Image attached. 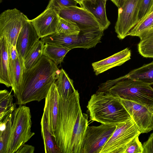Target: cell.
Instances as JSON below:
<instances>
[{
    "label": "cell",
    "instance_id": "83f0119b",
    "mask_svg": "<svg viewBox=\"0 0 153 153\" xmlns=\"http://www.w3.org/2000/svg\"><path fill=\"white\" fill-rule=\"evenodd\" d=\"M153 28V6L149 13L131 30L128 36L140 38L146 32Z\"/></svg>",
    "mask_w": 153,
    "mask_h": 153
},
{
    "label": "cell",
    "instance_id": "7c38bea8",
    "mask_svg": "<svg viewBox=\"0 0 153 153\" xmlns=\"http://www.w3.org/2000/svg\"><path fill=\"white\" fill-rule=\"evenodd\" d=\"M54 9L60 17L75 22L80 29L97 28L102 30L94 16L82 7L76 6Z\"/></svg>",
    "mask_w": 153,
    "mask_h": 153
},
{
    "label": "cell",
    "instance_id": "d590c367",
    "mask_svg": "<svg viewBox=\"0 0 153 153\" xmlns=\"http://www.w3.org/2000/svg\"><path fill=\"white\" fill-rule=\"evenodd\" d=\"M34 151V146L24 144L21 146L15 153H33Z\"/></svg>",
    "mask_w": 153,
    "mask_h": 153
},
{
    "label": "cell",
    "instance_id": "ac0fdd59",
    "mask_svg": "<svg viewBox=\"0 0 153 153\" xmlns=\"http://www.w3.org/2000/svg\"><path fill=\"white\" fill-rule=\"evenodd\" d=\"M9 63L12 90L16 97L21 85L25 69L24 59L19 55V57L15 60H9Z\"/></svg>",
    "mask_w": 153,
    "mask_h": 153
},
{
    "label": "cell",
    "instance_id": "52a82bcc",
    "mask_svg": "<svg viewBox=\"0 0 153 153\" xmlns=\"http://www.w3.org/2000/svg\"><path fill=\"white\" fill-rule=\"evenodd\" d=\"M116 126L100 153H122L126 145L141 134L131 118Z\"/></svg>",
    "mask_w": 153,
    "mask_h": 153
},
{
    "label": "cell",
    "instance_id": "d6986e66",
    "mask_svg": "<svg viewBox=\"0 0 153 153\" xmlns=\"http://www.w3.org/2000/svg\"><path fill=\"white\" fill-rule=\"evenodd\" d=\"M0 82L7 87H11L7 42L6 39L0 37Z\"/></svg>",
    "mask_w": 153,
    "mask_h": 153
},
{
    "label": "cell",
    "instance_id": "f546056e",
    "mask_svg": "<svg viewBox=\"0 0 153 153\" xmlns=\"http://www.w3.org/2000/svg\"><path fill=\"white\" fill-rule=\"evenodd\" d=\"M13 113L10 114L5 128L0 131V153H7V145L11 131Z\"/></svg>",
    "mask_w": 153,
    "mask_h": 153
},
{
    "label": "cell",
    "instance_id": "8992f818",
    "mask_svg": "<svg viewBox=\"0 0 153 153\" xmlns=\"http://www.w3.org/2000/svg\"><path fill=\"white\" fill-rule=\"evenodd\" d=\"M103 31L97 28L80 29L78 34L66 36L56 33L42 38L41 40L45 43L70 50L76 48L88 49L100 42Z\"/></svg>",
    "mask_w": 153,
    "mask_h": 153
},
{
    "label": "cell",
    "instance_id": "9c48e42d",
    "mask_svg": "<svg viewBox=\"0 0 153 153\" xmlns=\"http://www.w3.org/2000/svg\"><path fill=\"white\" fill-rule=\"evenodd\" d=\"M142 0H125L118 8V15L115 26L117 37L123 39L138 23V16Z\"/></svg>",
    "mask_w": 153,
    "mask_h": 153
},
{
    "label": "cell",
    "instance_id": "74e56055",
    "mask_svg": "<svg viewBox=\"0 0 153 153\" xmlns=\"http://www.w3.org/2000/svg\"><path fill=\"white\" fill-rule=\"evenodd\" d=\"M79 5L81 4L83 0H75Z\"/></svg>",
    "mask_w": 153,
    "mask_h": 153
},
{
    "label": "cell",
    "instance_id": "277c9868",
    "mask_svg": "<svg viewBox=\"0 0 153 153\" xmlns=\"http://www.w3.org/2000/svg\"><path fill=\"white\" fill-rule=\"evenodd\" d=\"M99 90L142 105L153 111V88L142 82L118 78L102 83L99 86Z\"/></svg>",
    "mask_w": 153,
    "mask_h": 153
},
{
    "label": "cell",
    "instance_id": "603a6c76",
    "mask_svg": "<svg viewBox=\"0 0 153 153\" xmlns=\"http://www.w3.org/2000/svg\"><path fill=\"white\" fill-rule=\"evenodd\" d=\"M88 115L82 113L75 134L73 153H82L83 147L88 126Z\"/></svg>",
    "mask_w": 153,
    "mask_h": 153
},
{
    "label": "cell",
    "instance_id": "9a60e30c",
    "mask_svg": "<svg viewBox=\"0 0 153 153\" xmlns=\"http://www.w3.org/2000/svg\"><path fill=\"white\" fill-rule=\"evenodd\" d=\"M39 39L29 19L21 29L18 37L16 47L19 55L24 60L30 49Z\"/></svg>",
    "mask_w": 153,
    "mask_h": 153
},
{
    "label": "cell",
    "instance_id": "44dd1931",
    "mask_svg": "<svg viewBox=\"0 0 153 153\" xmlns=\"http://www.w3.org/2000/svg\"><path fill=\"white\" fill-rule=\"evenodd\" d=\"M55 83L59 96L63 100L68 98L76 90L73 80L62 68L60 70L59 76Z\"/></svg>",
    "mask_w": 153,
    "mask_h": 153
},
{
    "label": "cell",
    "instance_id": "7402d4cb",
    "mask_svg": "<svg viewBox=\"0 0 153 153\" xmlns=\"http://www.w3.org/2000/svg\"><path fill=\"white\" fill-rule=\"evenodd\" d=\"M41 132L45 153H60L50 131L47 119L43 113L40 123Z\"/></svg>",
    "mask_w": 153,
    "mask_h": 153
},
{
    "label": "cell",
    "instance_id": "4fadbf2b",
    "mask_svg": "<svg viewBox=\"0 0 153 153\" xmlns=\"http://www.w3.org/2000/svg\"><path fill=\"white\" fill-rule=\"evenodd\" d=\"M59 19L55 10L46 8L39 15L30 21L39 38H42L56 33Z\"/></svg>",
    "mask_w": 153,
    "mask_h": 153
},
{
    "label": "cell",
    "instance_id": "ffe728a7",
    "mask_svg": "<svg viewBox=\"0 0 153 153\" xmlns=\"http://www.w3.org/2000/svg\"><path fill=\"white\" fill-rule=\"evenodd\" d=\"M119 78L137 80L150 85L153 84V61L134 69Z\"/></svg>",
    "mask_w": 153,
    "mask_h": 153
},
{
    "label": "cell",
    "instance_id": "5b68a950",
    "mask_svg": "<svg viewBox=\"0 0 153 153\" xmlns=\"http://www.w3.org/2000/svg\"><path fill=\"white\" fill-rule=\"evenodd\" d=\"M31 126L30 108L20 105L13 113L11 131L7 153H15L35 134L31 131Z\"/></svg>",
    "mask_w": 153,
    "mask_h": 153
},
{
    "label": "cell",
    "instance_id": "836d02e7",
    "mask_svg": "<svg viewBox=\"0 0 153 153\" xmlns=\"http://www.w3.org/2000/svg\"><path fill=\"white\" fill-rule=\"evenodd\" d=\"M7 47L9 60H15L19 57L16 46H14L7 42Z\"/></svg>",
    "mask_w": 153,
    "mask_h": 153
},
{
    "label": "cell",
    "instance_id": "8d00e7d4",
    "mask_svg": "<svg viewBox=\"0 0 153 153\" xmlns=\"http://www.w3.org/2000/svg\"><path fill=\"white\" fill-rule=\"evenodd\" d=\"M118 8L120 7L125 0H111Z\"/></svg>",
    "mask_w": 153,
    "mask_h": 153
},
{
    "label": "cell",
    "instance_id": "1f68e13d",
    "mask_svg": "<svg viewBox=\"0 0 153 153\" xmlns=\"http://www.w3.org/2000/svg\"><path fill=\"white\" fill-rule=\"evenodd\" d=\"M78 2L75 0H50L46 8L53 9L77 6Z\"/></svg>",
    "mask_w": 153,
    "mask_h": 153
},
{
    "label": "cell",
    "instance_id": "e575fe53",
    "mask_svg": "<svg viewBox=\"0 0 153 153\" xmlns=\"http://www.w3.org/2000/svg\"><path fill=\"white\" fill-rule=\"evenodd\" d=\"M143 153H153V132L143 145Z\"/></svg>",
    "mask_w": 153,
    "mask_h": 153
},
{
    "label": "cell",
    "instance_id": "484cf974",
    "mask_svg": "<svg viewBox=\"0 0 153 153\" xmlns=\"http://www.w3.org/2000/svg\"><path fill=\"white\" fill-rule=\"evenodd\" d=\"M137 45L139 53L146 58H153V29L144 33L140 38Z\"/></svg>",
    "mask_w": 153,
    "mask_h": 153
},
{
    "label": "cell",
    "instance_id": "3957f363",
    "mask_svg": "<svg viewBox=\"0 0 153 153\" xmlns=\"http://www.w3.org/2000/svg\"><path fill=\"white\" fill-rule=\"evenodd\" d=\"M87 108L91 120L102 124L116 126L131 117L119 98L107 92H96Z\"/></svg>",
    "mask_w": 153,
    "mask_h": 153
},
{
    "label": "cell",
    "instance_id": "e0dca14e",
    "mask_svg": "<svg viewBox=\"0 0 153 153\" xmlns=\"http://www.w3.org/2000/svg\"><path fill=\"white\" fill-rule=\"evenodd\" d=\"M107 0H83L80 4L91 13L103 30L106 29L110 24L106 13L105 6Z\"/></svg>",
    "mask_w": 153,
    "mask_h": 153
},
{
    "label": "cell",
    "instance_id": "7a4b0ae2",
    "mask_svg": "<svg viewBox=\"0 0 153 153\" xmlns=\"http://www.w3.org/2000/svg\"><path fill=\"white\" fill-rule=\"evenodd\" d=\"M79 98L77 90L66 100L59 96L54 139L60 153H73L74 138L82 114Z\"/></svg>",
    "mask_w": 153,
    "mask_h": 153
},
{
    "label": "cell",
    "instance_id": "cb8c5ba5",
    "mask_svg": "<svg viewBox=\"0 0 153 153\" xmlns=\"http://www.w3.org/2000/svg\"><path fill=\"white\" fill-rule=\"evenodd\" d=\"M70 50L62 47L45 43L43 55L52 60L57 66L63 61L65 56Z\"/></svg>",
    "mask_w": 153,
    "mask_h": 153
},
{
    "label": "cell",
    "instance_id": "6da1fadb",
    "mask_svg": "<svg viewBox=\"0 0 153 153\" xmlns=\"http://www.w3.org/2000/svg\"><path fill=\"white\" fill-rule=\"evenodd\" d=\"M60 72V70L52 60L43 55L34 66L27 70L25 69L21 85L16 97L17 104L23 105L45 99Z\"/></svg>",
    "mask_w": 153,
    "mask_h": 153
},
{
    "label": "cell",
    "instance_id": "ba28073f",
    "mask_svg": "<svg viewBox=\"0 0 153 153\" xmlns=\"http://www.w3.org/2000/svg\"><path fill=\"white\" fill-rule=\"evenodd\" d=\"M29 20L27 16L15 8L5 10L0 15V37L16 46L20 31Z\"/></svg>",
    "mask_w": 153,
    "mask_h": 153
},
{
    "label": "cell",
    "instance_id": "4dcf8cb0",
    "mask_svg": "<svg viewBox=\"0 0 153 153\" xmlns=\"http://www.w3.org/2000/svg\"><path fill=\"white\" fill-rule=\"evenodd\" d=\"M139 136L135 137L126 145L122 153H143V148L139 140Z\"/></svg>",
    "mask_w": 153,
    "mask_h": 153
},
{
    "label": "cell",
    "instance_id": "d6a6232c",
    "mask_svg": "<svg viewBox=\"0 0 153 153\" xmlns=\"http://www.w3.org/2000/svg\"><path fill=\"white\" fill-rule=\"evenodd\" d=\"M153 6V0H142L138 14V23L149 13Z\"/></svg>",
    "mask_w": 153,
    "mask_h": 153
},
{
    "label": "cell",
    "instance_id": "f1b7e54d",
    "mask_svg": "<svg viewBox=\"0 0 153 153\" xmlns=\"http://www.w3.org/2000/svg\"><path fill=\"white\" fill-rule=\"evenodd\" d=\"M80 29L75 22L59 17L56 28V33L66 36L78 34Z\"/></svg>",
    "mask_w": 153,
    "mask_h": 153
},
{
    "label": "cell",
    "instance_id": "ab89813d",
    "mask_svg": "<svg viewBox=\"0 0 153 153\" xmlns=\"http://www.w3.org/2000/svg\"></svg>",
    "mask_w": 153,
    "mask_h": 153
},
{
    "label": "cell",
    "instance_id": "2e32d148",
    "mask_svg": "<svg viewBox=\"0 0 153 153\" xmlns=\"http://www.w3.org/2000/svg\"><path fill=\"white\" fill-rule=\"evenodd\" d=\"M131 51L128 48L116 53L106 58L93 63L92 65L97 76L115 67L120 66L131 59Z\"/></svg>",
    "mask_w": 153,
    "mask_h": 153
},
{
    "label": "cell",
    "instance_id": "4316f807",
    "mask_svg": "<svg viewBox=\"0 0 153 153\" xmlns=\"http://www.w3.org/2000/svg\"><path fill=\"white\" fill-rule=\"evenodd\" d=\"M45 43L41 40L37 41L30 49L24 60L25 69L34 66L43 55Z\"/></svg>",
    "mask_w": 153,
    "mask_h": 153
},
{
    "label": "cell",
    "instance_id": "8fae6325",
    "mask_svg": "<svg viewBox=\"0 0 153 153\" xmlns=\"http://www.w3.org/2000/svg\"><path fill=\"white\" fill-rule=\"evenodd\" d=\"M119 99L141 133L153 130V111L142 105Z\"/></svg>",
    "mask_w": 153,
    "mask_h": 153
},
{
    "label": "cell",
    "instance_id": "d4e9b609",
    "mask_svg": "<svg viewBox=\"0 0 153 153\" xmlns=\"http://www.w3.org/2000/svg\"><path fill=\"white\" fill-rule=\"evenodd\" d=\"M11 91L10 92L6 89L0 91V121L16 108V104L13 102Z\"/></svg>",
    "mask_w": 153,
    "mask_h": 153
},
{
    "label": "cell",
    "instance_id": "5bb4252c",
    "mask_svg": "<svg viewBox=\"0 0 153 153\" xmlns=\"http://www.w3.org/2000/svg\"><path fill=\"white\" fill-rule=\"evenodd\" d=\"M59 96L55 83L51 85L45 98L43 114L48 120L49 129L54 138L56 136Z\"/></svg>",
    "mask_w": 153,
    "mask_h": 153
},
{
    "label": "cell",
    "instance_id": "30bf717a",
    "mask_svg": "<svg viewBox=\"0 0 153 153\" xmlns=\"http://www.w3.org/2000/svg\"><path fill=\"white\" fill-rule=\"evenodd\" d=\"M116 126L104 124L88 126L82 153H100Z\"/></svg>",
    "mask_w": 153,
    "mask_h": 153
},
{
    "label": "cell",
    "instance_id": "f35d334b",
    "mask_svg": "<svg viewBox=\"0 0 153 153\" xmlns=\"http://www.w3.org/2000/svg\"><path fill=\"white\" fill-rule=\"evenodd\" d=\"M3 0H0V3H1L2 1Z\"/></svg>",
    "mask_w": 153,
    "mask_h": 153
}]
</instances>
